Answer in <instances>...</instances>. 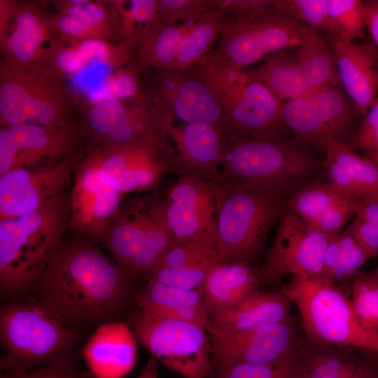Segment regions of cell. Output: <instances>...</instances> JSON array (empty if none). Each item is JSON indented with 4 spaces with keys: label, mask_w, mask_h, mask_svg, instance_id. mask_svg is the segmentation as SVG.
<instances>
[{
    "label": "cell",
    "mask_w": 378,
    "mask_h": 378,
    "mask_svg": "<svg viewBox=\"0 0 378 378\" xmlns=\"http://www.w3.org/2000/svg\"><path fill=\"white\" fill-rule=\"evenodd\" d=\"M137 343L127 321L98 326L82 351L90 374L94 378H124L136 364Z\"/></svg>",
    "instance_id": "4316f807"
},
{
    "label": "cell",
    "mask_w": 378,
    "mask_h": 378,
    "mask_svg": "<svg viewBox=\"0 0 378 378\" xmlns=\"http://www.w3.org/2000/svg\"><path fill=\"white\" fill-rule=\"evenodd\" d=\"M356 114L341 85H332L284 102L283 120L296 140L323 148L330 139L349 144Z\"/></svg>",
    "instance_id": "2e32d148"
},
{
    "label": "cell",
    "mask_w": 378,
    "mask_h": 378,
    "mask_svg": "<svg viewBox=\"0 0 378 378\" xmlns=\"http://www.w3.org/2000/svg\"><path fill=\"white\" fill-rule=\"evenodd\" d=\"M101 243L131 276H146L175 245L162 218L160 197L122 202Z\"/></svg>",
    "instance_id": "9c48e42d"
},
{
    "label": "cell",
    "mask_w": 378,
    "mask_h": 378,
    "mask_svg": "<svg viewBox=\"0 0 378 378\" xmlns=\"http://www.w3.org/2000/svg\"><path fill=\"white\" fill-rule=\"evenodd\" d=\"M371 258L346 228L328 242L319 278L334 283L352 278Z\"/></svg>",
    "instance_id": "e575fe53"
},
{
    "label": "cell",
    "mask_w": 378,
    "mask_h": 378,
    "mask_svg": "<svg viewBox=\"0 0 378 378\" xmlns=\"http://www.w3.org/2000/svg\"><path fill=\"white\" fill-rule=\"evenodd\" d=\"M18 4L19 1L15 0H0V34L7 28Z\"/></svg>",
    "instance_id": "11a10c76"
},
{
    "label": "cell",
    "mask_w": 378,
    "mask_h": 378,
    "mask_svg": "<svg viewBox=\"0 0 378 378\" xmlns=\"http://www.w3.org/2000/svg\"><path fill=\"white\" fill-rule=\"evenodd\" d=\"M273 6L312 30L332 31L328 0H274Z\"/></svg>",
    "instance_id": "b9f144b4"
},
{
    "label": "cell",
    "mask_w": 378,
    "mask_h": 378,
    "mask_svg": "<svg viewBox=\"0 0 378 378\" xmlns=\"http://www.w3.org/2000/svg\"><path fill=\"white\" fill-rule=\"evenodd\" d=\"M158 363L154 357L151 356L136 378H160L158 374Z\"/></svg>",
    "instance_id": "9f6ffc18"
},
{
    "label": "cell",
    "mask_w": 378,
    "mask_h": 378,
    "mask_svg": "<svg viewBox=\"0 0 378 378\" xmlns=\"http://www.w3.org/2000/svg\"><path fill=\"white\" fill-rule=\"evenodd\" d=\"M348 145L355 151L378 152V97L369 106Z\"/></svg>",
    "instance_id": "f907efd6"
},
{
    "label": "cell",
    "mask_w": 378,
    "mask_h": 378,
    "mask_svg": "<svg viewBox=\"0 0 378 378\" xmlns=\"http://www.w3.org/2000/svg\"><path fill=\"white\" fill-rule=\"evenodd\" d=\"M260 270L251 263L220 262L209 272L202 287L208 316L223 311L260 290Z\"/></svg>",
    "instance_id": "4dcf8cb0"
},
{
    "label": "cell",
    "mask_w": 378,
    "mask_h": 378,
    "mask_svg": "<svg viewBox=\"0 0 378 378\" xmlns=\"http://www.w3.org/2000/svg\"><path fill=\"white\" fill-rule=\"evenodd\" d=\"M83 136L89 149H105L132 143L155 132L162 131L174 120L158 109L146 92L130 99L99 103L83 108Z\"/></svg>",
    "instance_id": "9a60e30c"
},
{
    "label": "cell",
    "mask_w": 378,
    "mask_h": 378,
    "mask_svg": "<svg viewBox=\"0 0 378 378\" xmlns=\"http://www.w3.org/2000/svg\"><path fill=\"white\" fill-rule=\"evenodd\" d=\"M220 186L221 181L179 176L167 195L160 197L161 216L175 245L200 244L217 253Z\"/></svg>",
    "instance_id": "7c38bea8"
},
{
    "label": "cell",
    "mask_w": 378,
    "mask_h": 378,
    "mask_svg": "<svg viewBox=\"0 0 378 378\" xmlns=\"http://www.w3.org/2000/svg\"><path fill=\"white\" fill-rule=\"evenodd\" d=\"M220 262L217 253L210 247L200 244H177L164 253L154 268L213 267Z\"/></svg>",
    "instance_id": "ee69618b"
},
{
    "label": "cell",
    "mask_w": 378,
    "mask_h": 378,
    "mask_svg": "<svg viewBox=\"0 0 378 378\" xmlns=\"http://www.w3.org/2000/svg\"><path fill=\"white\" fill-rule=\"evenodd\" d=\"M227 102L226 136L282 139L284 102L265 85L248 80L244 74Z\"/></svg>",
    "instance_id": "44dd1931"
},
{
    "label": "cell",
    "mask_w": 378,
    "mask_h": 378,
    "mask_svg": "<svg viewBox=\"0 0 378 378\" xmlns=\"http://www.w3.org/2000/svg\"><path fill=\"white\" fill-rule=\"evenodd\" d=\"M52 14L37 2H19L6 30L0 34L1 63L17 69L43 66L55 38Z\"/></svg>",
    "instance_id": "7402d4cb"
},
{
    "label": "cell",
    "mask_w": 378,
    "mask_h": 378,
    "mask_svg": "<svg viewBox=\"0 0 378 378\" xmlns=\"http://www.w3.org/2000/svg\"><path fill=\"white\" fill-rule=\"evenodd\" d=\"M244 74L248 80L262 84L284 102L314 91L295 59L281 51L274 52L261 65Z\"/></svg>",
    "instance_id": "d6a6232c"
},
{
    "label": "cell",
    "mask_w": 378,
    "mask_h": 378,
    "mask_svg": "<svg viewBox=\"0 0 378 378\" xmlns=\"http://www.w3.org/2000/svg\"><path fill=\"white\" fill-rule=\"evenodd\" d=\"M281 290L296 305L307 339L378 353V336L360 326L350 295L336 283L321 278L292 276Z\"/></svg>",
    "instance_id": "8992f818"
},
{
    "label": "cell",
    "mask_w": 378,
    "mask_h": 378,
    "mask_svg": "<svg viewBox=\"0 0 378 378\" xmlns=\"http://www.w3.org/2000/svg\"><path fill=\"white\" fill-rule=\"evenodd\" d=\"M149 91L155 106L186 123H211L226 135L228 106L218 80L201 62L186 69H153Z\"/></svg>",
    "instance_id": "8fae6325"
},
{
    "label": "cell",
    "mask_w": 378,
    "mask_h": 378,
    "mask_svg": "<svg viewBox=\"0 0 378 378\" xmlns=\"http://www.w3.org/2000/svg\"><path fill=\"white\" fill-rule=\"evenodd\" d=\"M360 348L325 344L304 338L289 360L294 378H378L372 358Z\"/></svg>",
    "instance_id": "603a6c76"
},
{
    "label": "cell",
    "mask_w": 378,
    "mask_h": 378,
    "mask_svg": "<svg viewBox=\"0 0 378 378\" xmlns=\"http://www.w3.org/2000/svg\"><path fill=\"white\" fill-rule=\"evenodd\" d=\"M292 300L281 290H256L236 304L209 317L210 336H226L250 331L293 318Z\"/></svg>",
    "instance_id": "83f0119b"
},
{
    "label": "cell",
    "mask_w": 378,
    "mask_h": 378,
    "mask_svg": "<svg viewBox=\"0 0 378 378\" xmlns=\"http://www.w3.org/2000/svg\"><path fill=\"white\" fill-rule=\"evenodd\" d=\"M151 356L184 378H207L214 370L212 345L202 326L137 308L127 321Z\"/></svg>",
    "instance_id": "30bf717a"
},
{
    "label": "cell",
    "mask_w": 378,
    "mask_h": 378,
    "mask_svg": "<svg viewBox=\"0 0 378 378\" xmlns=\"http://www.w3.org/2000/svg\"><path fill=\"white\" fill-rule=\"evenodd\" d=\"M141 69L136 61L116 69L97 86L85 92L82 98L83 109L102 102L132 99L142 94L139 76Z\"/></svg>",
    "instance_id": "f35d334b"
},
{
    "label": "cell",
    "mask_w": 378,
    "mask_h": 378,
    "mask_svg": "<svg viewBox=\"0 0 378 378\" xmlns=\"http://www.w3.org/2000/svg\"><path fill=\"white\" fill-rule=\"evenodd\" d=\"M55 36L65 41L99 39L124 42L122 22L113 1L65 0L54 2Z\"/></svg>",
    "instance_id": "d4e9b609"
},
{
    "label": "cell",
    "mask_w": 378,
    "mask_h": 378,
    "mask_svg": "<svg viewBox=\"0 0 378 378\" xmlns=\"http://www.w3.org/2000/svg\"><path fill=\"white\" fill-rule=\"evenodd\" d=\"M321 164L302 146L283 139L226 136L223 181L286 204L303 186L319 181Z\"/></svg>",
    "instance_id": "3957f363"
},
{
    "label": "cell",
    "mask_w": 378,
    "mask_h": 378,
    "mask_svg": "<svg viewBox=\"0 0 378 378\" xmlns=\"http://www.w3.org/2000/svg\"><path fill=\"white\" fill-rule=\"evenodd\" d=\"M69 220V198L63 193L28 214L0 219L2 297L19 298L31 290L64 241Z\"/></svg>",
    "instance_id": "7a4b0ae2"
},
{
    "label": "cell",
    "mask_w": 378,
    "mask_h": 378,
    "mask_svg": "<svg viewBox=\"0 0 378 378\" xmlns=\"http://www.w3.org/2000/svg\"><path fill=\"white\" fill-rule=\"evenodd\" d=\"M134 299L139 309L164 318L192 322L208 330L209 316L201 288L187 290L147 281L135 293Z\"/></svg>",
    "instance_id": "1f68e13d"
},
{
    "label": "cell",
    "mask_w": 378,
    "mask_h": 378,
    "mask_svg": "<svg viewBox=\"0 0 378 378\" xmlns=\"http://www.w3.org/2000/svg\"><path fill=\"white\" fill-rule=\"evenodd\" d=\"M377 83H378V58H377Z\"/></svg>",
    "instance_id": "91938a15"
},
{
    "label": "cell",
    "mask_w": 378,
    "mask_h": 378,
    "mask_svg": "<svg viewBox=\"0 0 378 378\" xmlns=\"http://www.w3.org/2000/svg\"><path fill=\"white\" fill-rule=\"evenodd\" d=\"M351 197L330 181H315L300 188L286 206L310 224L322 214Z\"/></svg>",
    "instance_id": "74e56055"
},
{
    "label": "cell",
    "mask_w": 378,
    "mask_h": 378,
    "mask_svg": "<svg viewBox=\"0 0 378 378\" xmlns=\"http://www.w3.org/2000/svg\"><path fill=\"white\" fill-rule=\"evenodd\" d=\"M220 8L219 0H158V21L197 22L208 12Z\"/></svg>",
    "instance_id": "f6af8a7d"
},
{
    "label": "cell",
    "mask_w": 378,
    "mask_h": 378,
    "mask_svg": "<svg viewBox=\"0 0 378 378\" xmlns=\"http://www.w3.org/2000/svg\"><path fill=\"white\" fill-rule=\"evenodd\" d=\"M366 29L378 46V0L363 1Z\"/></svg>",
    "instance_id": "f5cc1de1"
},
{
    "label": "cell",
    "mask_w": 378,
    "mask_h": 378,
    "mask_svg": "<svg viewBox=\"0 0 378 378\" xmlns=\"http://www.w3.org/2000/svg\"><path fill=\"white\" fill-rule=\"evenodd\" d=\"M132 276L91 241H64L34 285L36 300L80 330L115 321L134 292Z\"/></svg>",
    "instance_id": "6da1fadb"
},
{
    "label": "cell",
    "mask_w": 378,
    "mask_h": 378,
    "mask_svg": "<svg viewBox=\"0 0 378 378\" xmlns=\"http://www.w3.org/2000/svg\"><path fill=\"white\" fill-rule=\"evenodd\" d=\"M76 99L65 77L45 66L17 69L1 62L0 125L60 126Z\"/></svg>",
    "instance_id": "52a82bcc"
},
{
    "label": "cell",
    "mask_w": 378,
    "mask_h": 378,
    "mask_svg": "<svg viewBox=\"0 0 378 378\" xmlns=\"http://www.w3.org/2000/svg\"><path fill=\"white\" fill-rule=\"evenodd\" d=\"M222 8L202 16L183 38L176 58L171 68L186 69L201 62L220 36L225 18Z\"/></svg>",
    "instance_id": "8d00e7d4"
},
{
    "label": "cell",
    "mask_w": 378,
    "mask_h": 378,
    "mask_svg": "<svg viewBox=\"0 0 378 378\" xmlns=\"http://www.w3.org/2000/svg\"><path fill=\"white\" fill-rule=\"evenodd\" d=\"M81 128L21 124L1 127L0 175L18 169L47 166L77 152Z\"/></svg>",
    "instance_id": "e0dca14e"
},
{
    "label": "cell",
    "mask_w": 378,
    "mask_h": 378,
    "mask_svg": "<svg viewBox=\"0 0 378 378\" xmlns=\"http://www.w3.org/2000/svg\"><path fill=\"white\" fill-rule=\"evenodd\" d=\"M323 149L331 183L356 198L378 195V166L374 162L335 139L328 140Z\"/></svg>",
    "instance_id": "f546056e"
},
{
    "label": "cell",
    "mask_w": 378,
    "mask_h": 378,
    "mask_svg": "<svg viewBox=\"0 0 378 378\" xmlns=\"http://www.w3.org/2000/svg\"><path fill=\"white\" fill-rule=\"evenodd\" d=\"M350 298L360 326L378 336V281L370 272H358L351 278Z\"/></svg>",
    "instance_id": "60d3db41"
},
{
    "label": "cell",
    "mask_w": 378,
    "mask_h": 378,
    "mask_svg": "<svg viewBox=\"0 0 378 378\" xmlns=\"http://www.w3.org/2000/svg\"><path fill=\"white\" fill-rule=\"evenodd\" d=\"M89 150L97 154L102 180L122 194L155 188L173 172L175 150L162 131L126 145Z\"/></svg>",
    "instance_id": "4fadbf2b"
},
{
    "label": "cell",
    "mask_w": 378,
    "mask_h": 378,
    "mask_svg": "<svg viewBox=\"0 0 378 378\" xmlns=\"http://www.w3.org/2000/svg\"><path fill=\"white\" fill-rule=\"evenodd\" d=\"M83 335L38 300L1 305L3 373L18 374L74 353Z\"/></svg>",
    "instance_id": "5b68a950"
},
{
    "label": "cell",
    "mask_w": 378,
    "mask_h": 378,
    "mask_svg": "<svg viewBox=\"0 0 378 378\" xmlns=\"http://www.w3.org/2000/svg\"><path fill=\"white\" fill-rule=\"evenodd\" d=\"M365 157L371 160L378 166V152H365Z\"/></svg>",
    "instance_id": "6f0895ef"
},
{
    "label": "cell",
    "mask_w": 378,
    "mask_h": 378,
    "mask_svg": "<svg viewBox=\"0 0 378 378\" xmlns=\"http://www.w3.org/2000/svg\"><path fill=\"white\" fill-rule=\"evenodd\" d=\"M356 217L378 225V195L362 199V204Z\"/></svg>",
    "instance_id": "db71d44e"
},
{
    "label": "cell",
    "mask_w": 378,
    "mask_h": 378,
    "mask_svg": "<svg viewBox=\"0 0 378 378\" xmlns=\"http://www.w3.org/2000/svg\"><path fill=\"white\" fill-rule=\"evenodd\" d=\"M295 60L313 90L341 85L333 50L315 32L298 48Z\"/></svg>",
    "instance_id": "d590c367"
},
{
    "label": "cell",
    "mask_w": 378,
    "mask_h": 378,
    "mask_svg": "<svg viewBox=\"0 0 378 378\" xmlns=\"http://www.w3.org/2000/svg\"><path fill=\"white\" fill-rule=\"evenodd\" d=\"M371 276L378 281V267L375 268L374 270L369 272Z\"/></svg>",
    "instance_id": "680465c9"
},
{
    "label": "cell",
    "mask_w": 378,
    "mask_h": 378,
    "mask_svg": "<svg viewBox=\"0 0 378 378\" xmlns=\"http://www.w3.org/2000/svg\"><path fill=\"white\" fill-rule=\"evenodd\" d=\"M289 360L272 364H237L220 371V378H294Z\"/></svg>",
    "instance_id": "681fc988"
},
{
    "label": "cell",
    "mask_w": 378,
    "mask_h": 378,
    "mask_svg": "<svg viewBox=\"0 0 378 378\" xmlns=\"http://www.w3.org/2000/svg\"><path fill=\"white\" fill-rule=\"evenodd\" d=\"M362 247L372 257L378 254V225L356 217L348 227Z\"/></svg>",
    "instance_id": "816d5d0a"
},
{
    "label": "cell",
    "mask_w": 378,
    "mask_h": 378,
    "mask_svg": "<svg viewBox=\"0 0 378 378\" xmlns=\"http://www.w3.org/2000/svg\"><path fill=\"white\" fill-rule=\"evenodd\" d=\"M361 204L362 199L349 197L322 214L309 225L330 237H335L342 232L349 218L357 214Z\"/></svg>",
    "instance_id": "7dc6e473"
},
{
    "label": "cell",
    "mask_w": 378,
    "mask_h": 378,
    "mask_svg": "<svg viewBox=\"0 0 378 378\" xmlns=\"http://www.w3.org/2000/svg\"><path fill=\"white\" fill-rule=\"evenodd\" d=\"M121 18L124 42L134 48L139 31L136 25L143 28L158 21V0L113 1Z\"/></svg>",
    "instance_id": "7bdbcfd3"
},
{
    "label": "cell",
    "mask_w": 378,
    "mask_h": 378,
    "mask_svg": "<svg viewBox=\"0 0 378 378\" xmlns=\"http://www.w3.org/2000/svg\"><path fill=\"white\" fill-rule=\"evenodd\" d=\"M85 155L79 152L44 167L0 175V219L28 214L60 195Z\"/></svg>",
    "instance_id": "ffe728a7"
},
{
    "label": "cell",
    "mask_w": 378,
    "mask_h": 378,
    "mask_svg": "<svg viewBox=\"0 0 378 378\" xmlns=\"http://www.w3.org/2000/svg\"><path fill=\"white\" fill-rule=\"evenodd\" d=\"M188 29L176 23L157 21L143 28L135 44L136 61L142 68H171Z\"/></svg>",
    "instance_id": "836d02e7"
},
{
    "label": "cell",
    "mask_w": 378,
    "mask_h": 378,
    "mask_svg": "<svg viewBox=\"0 0 378 378\" xmlns=\"http://www.w3.org/2000/svg\"><path fill=\"white\" fill-rule=\"evenodd\" d=\"M73 178L69 227L94 244L101 242L120 207L122 194L102 180L92 150L87 149Z\"/></svg>",
    "instance_id": "d6986e66"
},
{
    "label": "cell",
    "mask_w": 378,
    "mask_h": 378,
    "mask_svg": "<svg viewBox=\"0 0 378 378\" xmlns=\"http://www.w3.org/2000/svg\"><path fill=\"white\" fill-rule=\"evenodd\" d=\"M332 31L328 36L345 42L365 39L363 1L328 0Z\"/></svg>",
    "instance_id": "ab89813d"
},
{
    "label": "cell",
    "mask_w": 378,
    "mask_h": 378,
    "mask_svg": "<svg viewBox=\"0 0 378 378\" xmlns=\"http://www.w3.org/2000/svg\"><path fill=\"white\" fill-rule=\"evenodd\" d=\"M277 224L274 240L260 267L261 285L279 286L287 274L319 278L325 251L332 237L314 228L286 206Z\"/></svg>",
    "instance_id": "5bb4252c"
},
{
    "label": "cell",
    "mask_w": 378,
    "mask_h": 378,
    "mask_svg": "<svg viewBox=\"0 0 378 378\" xmlns=\"http://www.w3.org/2000/svg\"><path fill=\"white\" fill-rule=\"evenodd\" d=\"M132 49L126 42L116 44L99 39L65 41L55 37L47 48L43 66L64 77L94 64L116 70L132 62Z\"/></svg>",
    "instance_id": "f1b7e54d"
},
{
    "label": "cell",
    "mask_w": 378,
    "mask_h": 378,
    "mask_svg": "<svg viewBox=\"0 0 378 378\" xmlns=\"http://www.w3.org/2000/svg\"><path fill=\"white\" fill-rule=\"evenodd\" d=\"M213 267H156L145 277L147 281L158 282L183 289L197 290L202 287Z\"/></svg>",
    "instance_id": "bcb514c9"
},
{
    "label": "cell",
    "mask_w": 378,
    "mask_h": 378,
    "mask_svg": "<svg viewBox=\"0 0 378 378\" xmlns=\"http://www.w3.org/2000/svg\"><path fill=\"white\" fill-rule=\"evenodd\" d=\"M304 338L300 324L288 321L226 336H211L212 360L220 371L240 363L272 364L289 360Z\"/></svg>",
    "instance_id": "ac0fdd59"
},
{
    "label": "cell",
    "mask_w": 378,
    "mask_h": 378,
    "mask_svg": "<svg viewBox=\"0 0 378 378\" xmlns=\"http://www.w3.org/2000/svg\"><path fill=\"white\" fill-rule=\"evenodd\" d=\"M0 378H94L77 367L75 354L18 374L2 373Z\"/></svg>",
    "instance_id": "c3c4849f"
},
{
    "label": "cell",
    "mask_w": 378,
    "mask_h": 378,
    "mask_svg": "<svg viewBox=\"0 0 378 378\" xmlns=\"http://www.w3.org/2000/svg\"><path fill=\"white\" fill-rule=\"evenodd\" d=\"M285 208L270 196L221 181L217 220L220 262L251 264Z\"/></svg>",
    "instance_id": "ba28073f"
},
{
    "label": "cell",
    "mask_w": 378,
    "mask_h": 378,
    "mask_svg": "<svg viewBox=\"0 0 378 378\" xmlns=\"http://www.w3.org/2000/svg\"><path fill=\"white\" fill-rule=\"evenodd\" d=\"M176 144L173 172L209 181H223L221 164L226 135L218 127L203 121L187 122L167 130Z\"/></svg>",
    "instance_id": "cb8c5ba5"
},
{
    "label": "cell",
    "mask_w": 378,
    "mask_h": 378,
    "mask_svg": "<svg viewBox=\"0 0 378 378\" xmlns=\"http://www.w3.org/2000/svg\"><path fill=\"white\" fill-rule=\"evenodd\" d=\"M340 85L356 114L365 116L378 90V54L370 42H345L328 36Z\"/></svg>",
    "instance_id": "484cf974"
},
{
    "label": "cell",
    "mask_w": 378,
    "mask_h": 378,
    "mask_svg": "<svg viewBox=\"0 0 378 378\" xmlns=\"http://www.w3.org/2000/svg\"><path fill=\"white\" fill-rule=\"evenodd\" d=\"M222 7V6H221ZM216 48L201 61L224 90L228 78L270 52L304 44L315 32L270 4L241 15L227 8Z\"/></svg>",
    "instance_id": "277c9868"
}]
</instances>
